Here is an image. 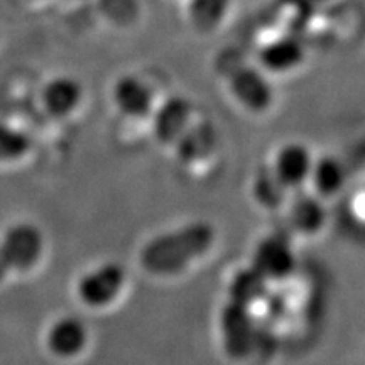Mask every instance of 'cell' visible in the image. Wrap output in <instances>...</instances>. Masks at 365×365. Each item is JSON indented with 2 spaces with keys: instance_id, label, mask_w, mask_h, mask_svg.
<instances>
[{
  "instance_id": "cell-6",
  "label": "cell",
  "mask_w": 365,
  "mask_h": 365,
  "mask_svg": "<svg viewBox=\"0 0 365 365\" xmlns=\"http://www.w3.org/2000/svg\"><path fill=\"white\" fill-rule=\"evenodd\" d=\"M307 58V48L303 41L294 34H282L267 41L259 51V61L264 70L282 75V73L294 71L303 65Z\"/></svg>"
},
{
  "instance_id": "cell-19",
  "label": "cell",
  "mask_w": 365,
  "mask_h": 365,
  "mask_svg": "<svg viewBox=\"0 0 365 365\" xmlns=\"http://www.w3.org/2000/svg\"><path fill=\"white\" fill-rule=\"evenodd\" d=\"M254 196L266 208H277L286 198V186L274 170H262L255 176Z\"/></svg>"
},
{
  "instance_id": "cell-17",
  "label": "cell",
  "mask_w": 365,
  "mask_h": 365,
  "mask_svg": "<svg viewBox=\"0 0 365 365\" xmlns=\"http://www.w3.org/2000/svg\"><path fill=\"white\" fill-rule=\"evenodd\" d=\"M317 190L322 195L339 193L345 182V170L340 161L333 158H322L317 164H313L312 175Z\"/></svg>"
},
{
  "instance_id": "cell-7",
  "label": "cell",
  "mask_w": 365,
  "mask_h": 365,
  "mask_svg": "<svg viewBox=\"0 0 365 365\" xmlns=\"http://www.w3.org/2000/svg\"><path fill=\"white\" fill-rule=\"evenodd\" d=\"M254 267L267 279H286L294 269V254L284 237H267L257 245L254 254Z\"/></svg>"
},
{
  "instance_id": "cell-12",
  "label": "cell",
  "mask_w": 365,
  "mask_h": 365,
  "mask_svg": "<svg viewBox=\"0 0 365 365\" xmlns=\"http://www.w3.org/2000/svg\"><path fill=\"white\" fill-rule=\"evenodd\" d=\"M312 154L301 144H287L279 150L274 164V173L286 188L301 186L312 175Z\"/></svg>"
},
{
  "instance_id": "cell-16",
  "label": "cell",
  "mask_w": 365,
  "mask_h": 365,
  "mask_svg": "<svg viewBox=\"0 0 365 365\" xmlns=\"http://www.w3.org/2000/svg\"><path fill=\"white\" fill-rule=\"evenodd\" d=\"M291 222L304 234H314L325 223V208L312 196H301L291 207Z\"/></svg>"
},
{
  "instance_id": "cell-11",
  "label": "cell",
  "mask_w": 365,
  "mask_h": 365,
  "mask_svg": "<svg viewBox=\"0 0 365 365\" xmlns=\"http://www.w3.org/2000/svg\"><path fill=\"white\" fill-rule=\"evenodd\" d=\"M191 105L185 97H171L154 113V132L164 144H175L190 127Z\"/></svg>"
},
{
  "instance_id": "cell-18",
  "label": "cell",
  "mask_w": 365,
  "mask_h": 365,
  "mask_svg": "<svg viewBox=\"0 0 365 365\" xmlns=\"http://www.w3.org/2000/svg\"><path fill=\"white\" fill-rule=\"evenodd\" d=\"M31 137L7 122H0V163H12L31 150Z\"/></svg>"
},
{
  "instance_id": "cell-13",
  "label": "cell",
  "mask_w": 365,
  "mask_h": 365,
  "mask_svg": "<svg viewBox=\"0 0 365 365\" xmlns=\"http://www.w3.org/2000/svg\"><path fill=\"white\" fill-rule=\"evenodd\" d=\"M178 156L185 163L202 161L212 153L217 144V135L212 125H191L176 140Z\"/></svg>"
},
{
  "instance_id": "cell-4",
  "label": "cell",
  "mask_w": 365,
  "mask_h": 365,
  "mask_svg": "<svg viewBox=\"0 0 365 365\" xmlns=\"http://www.w3.org/2000/svg\"><path fill=\"white\" fill-rule=\"evenodd\" d=\"M222 333L223 344L232 357L247 355L252 350L254 340L257 339L249 307L230 301L222 313Z\"/></svg>"
},
{
  "instance_id": "cell-1",
  "label": "cell",
  "mask_w": 365,
  "mask_h": 365,
  "mask_svg": "<svg viewBox=\"0 0 365 365\" xmlns=\"http://www.w3.org/2000/svg\"><path fill=\"white\" fill-rule=\"evenodd\" d=\"M213 242L215 228L207 222H195L148 242L140 252V262L145 271L170 276L182 271L196 257L208 252Z\"/></svg>"
},
{
  "instance_id": "cell-9",
  "label": "cell",
  "mask_w": 365,
  "mask_h": 365,
  "mask_svg": "<svg viewBox=\"0 0 365 365\" xmlns=\"http://www.w3.org/2000/svg\"><path fill=\"white\" fill-rule=\"evenodd\" d=\"M112 97L118 110L130 118H144L153 110V90L135 75L120 76L113 85Z\"/></svg>"
},
{
  "instance_id": "cell-14",
  "label": "cell",
  "mask_w": 365,
  "mask_h": 365,
  "mask_svg": "<svg viewBox=\"0 0 365 365\" xmlns=\"http://www.w3.org/2000/svg\"><path fill=\"white\" fill-rule=\"evenodd\" d=\"M267 277L254 266L242 269L235 274L230 282V287H228L230 301L244 304V307L257 303L267 293Z\"/></svg>"
},
{
  "instance_id": "cell-8",
  "label": "cell",
  "mask_w": 365,
  "mask_h": 365,
  "mask_svg": "<svg viewBox=\"0 0 365 365\" xmlns=\"http://www.w3.org/2000/svg\"><path fill=\"white\" fill-rule=\"evenodd\" d=\"M88 344V330L76 317H61L49 327L46 333V345L49 352L63 359H71L81 354Z\"/></svg>"
},
{
  "instance_id": "cell-5",
  "label": "cell",
  "mask_w": 365,
  "mask_h": 365,
  "mask_svg": "<svg viewBox=\"0 0 365 365\" xmlns=\"http://www.w3.org/2000/svg\"><path fill=\"white\" fill-rule=\"evenodd\" d=\"M232 93L245 108L262 112L272 103V86L261 70L252 66H240L230 75Z\"/></svg>"
},
{
  "instance_id": "cell-2",
  "label": "cell",
  "mask_w": 365,
  "mask_h": 365,
  "mask_svg": "<svg viewBox=\"0 0 365 365\" xmlns=\"http://www.w3.org/2000/svg\"><path fill=\"white\" fill-rule=\"evenodd\" d=\"M43 232L31 222H16L0 239V252L6 257L11 271H31L43 257Z\"/></svg>"
},
{
  "instance_id": "cell-21",
  "label": "cell",
  "mask_w": 365,
  "mask_h": 365,
  "mask_svg": "<svg viewBox=\"0 0 365 365\" xmlns=\"http://www.w3.org/2000/svg\"><path fill=\"white\" fill-rule=\"evenodd\" d=\"M303 4H307L309 7H319V6H325V4L330 2V0H301Z\"/></svg>"
},
{
  "instance_id": "cell-10",
  "label": "cell",
  "mask_w": 365,
  "mask_h": 365,
  "mask_svg": "<svg viewBox=\"0 0 365 365\" xmlns=\"http://www.w3.org/2000/svg\"><path fill=\"white\" fill-rule=\"evenodd\" d=\"M81 98H83V88L80 81L66 75L54 76L41 91V103L44 110L56 118L68 117L75 112L81 103Z\"/></svg>"
},
{
  "instance_id": "cell-3",
  "label": "cell",
  "mask_w": 365,
  "mask_h": 365,
  "mask_svg": "<svg viewBox=\"0 0 365 365\" xmlns=\"http://www.w3.org/2000/svg\"><path fill=\"white\" fill-rule=\"evenodd\" d=\"M125 284V269L117 262H105L80 277L76 293L86 307L102 308L117 298Z\"/></svg>"
},
{
  "instance_id": "cell-20",
  "label": "cell",
  "mask_w": 365,
  "mask_h": 365,
  "mask_svg": "<svg viewBox=\"0 0 365 365\" xmlns=\"http://www.w3.org/2000/svg\"><path fill=\"white\" fill-rule=\"evenodd\" d=\"M11 267H9V264L6 261V257H4V254L0 252V282H2L6 277L11 274Z\"/></svg>"
},
{
  "instance_id": "cell-15",
  "label": "cell",
  "mask_w": 365,
  "mask_h": 365,
  "mask_svg": "<svg viewBox=\"0 0 365 365\" xmlns=\"http://www.w3.org/2000/svg\"><path fill=\"white\" fill-rule=\"evenodd\" d=\"M230 9V0H190L188 19L191 26L203 33L220 27Z\"/></svg>"
}]
</instances>
